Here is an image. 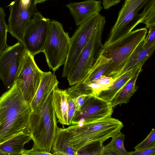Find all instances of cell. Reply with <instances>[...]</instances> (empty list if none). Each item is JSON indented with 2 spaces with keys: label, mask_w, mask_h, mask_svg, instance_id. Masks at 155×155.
<instances>
[{
  "label": "cell",
  "mask_w": 155,
  "mask_h": 155,
  "mask_svg": "<svg viewBox=\"0 0 155 155\" xmlns=\"http://www.w3.org/2000/svg\"><path fill=\"white\" fill-rule=\"evenodd\" d=\"M32 111L14 82L0 97V144L21 134L31 135Z\"/></svg>",
  "instance_id": "6da1fadb"
},
{
  "label": "cell",
  "mask_w": 155,
  "mask_h": 155,
  "mask_svg": "<svg viewBox=\"0 0 155 155\" xmlns=\"http://www.w3.org/2000/svg\"><path fill=\"white\" fill-rule=\"evenodd\" d=\"M141 23L155 24V0H125L104 45L125 35Z\"/></svg>",
  "instance_id": "7a4b0ae2"
},
{
  "label": "cell",
  "mask_w": 155,
  "mask_h": 155,
  "mask_svg": "<svg viewBox=\"0 0 155 155\" xmlns=\"http://www.w3.org/2000/svg\"><path fill=\"white\" fill-rule=\"evenodd\" d=\"M124 127L122 122L111 116L86 123L71 125L67 128L70 143L77 153L92 144L103 143L120 131Z\"/></svg>",
  "instance_id": "3957f363"
},
{
  "label": "cell",
  "mask_w": 155,
  "mask_h": 155,
  "mask_svg": "<svg viewBox=\"0 0 155 155\" xmlns=\"http://www.w3.org/2000/svg\"><path fill=\"white\" fill-rule=\"evenodd\" d=\"M52 92L43 104L32 111L29 120V128L33 147L51 153L58 127L52 101Z\"/></svg>",
  "instance_id": "277c9868"
},
{
  "label": "cell",
  "mask_w": 155,
  "mask_h": 155,
  "mask_svg": "<svg viewBox=\"0 0 155 155\" xmlns=\"http://www.w3.org/2000/svg\"><path fill=\"white\" fill-rule=\"evenodd\" d=\"M147 32L146 27L137 29L111 43L103 45L101 54L110 59L104 75L116 78L126 65L134 50L144 41Z\"/></svg>",
  "instance_id": "5b68a950"
},
{
  "label": "cell",
  "mask_w": 155,
  "mask_h": 155,
  "mask_svg": "<svg viewBox=\"0 0 155 155\" xmlns=\"http://www.w3.org/2000/svg\"><path fill=\"white\" fill-rule=\"evenodd\" d=\"M106 22L105 17L103 15L81 51L74 68L67 77L70 85L83 80L101 54L102 34Z\"/></svg>",
  "instance_id": "8992f818"
},
{
  "label": "cell",
  "mask_w": 155,
  "mask_h": 155,
  "mask_svg": "<svg viewBox=\"0 0 155 155\" xmlns=\"http://www.w3.org/2000/svg\"><path fill=\"white\" fill-rule=\"evenodd\" d=\"M70 38L61 23L51 21L43 51L49 68L54 72L64 64L70 47Z\"/></svg>",
  "instance_id": "52a82bcc"
},
{
  "label": "cell",
  "mask_w": 155,
  "mask_h": 155,
  "mask_svg": "<svg viewBox=\"0 0 155 155\" xmlns=\"http://www.w3.org/2000/svg\"><path fill=\"white\" fill-rule=\"evenodd\" d=\"M43 71L25 48L20 58L15 81L26 101L30 104L39 86Z\"/></svg>",
  "instance_id": "ba28073f"
},
{
  "label": "cell",
  "mask_w": 155,
  "mask_h": 155,
  "mask_svg": "<svg viewBox=\"0 0 155 155\" xmlns=\"http://www.w3.org/2000/svg\"><path fill=\"white\" fill-rule=\"evenodd\" d=\"M102 16L100 14L91 16L79 25L70 38L69 48L64 64L62 77L67 78L73 70L81 51Z\"/></svg>",
  "instance_id": "9c48e42d"
},
{
  "label": "cell",
  "mask_w": 155,
  "mask_h": 155,
  "mask_svg": "<svg viewBox=\"0 0 155 155\" xmlns=\"http://www.w3.org/2000/svg\"><path fill=\"white\" fill-rule=\"evenodd\" d=\"M51 21L37 11L25 28L22 43L34 56L43 51Z\"/></svg>",
  "instance_id": "30bf717a"
},
{
  "label": "cell",
  "mask_w": 155,
  "mask_h": 155,
  "mask_svg": "<svg viewBox=\"0 0 155 155\" xmlns=\"http://www.w3.org/2000/svg\"><path fill=\"white\" fill-rule=\"evenodd\" d=\"M10 15L8 31L18 41L22 42L25 28L37 11L34 0H15L8 5Z\"/></svg>",
  "instance_id": "8fae6325"
},
{
  "label": "cell",
  "mask_w": 155,
  "mask_h": 155,
  "mask_svg": "<svg viewBox=\"0 0 155 155\" xmlns=\"http://www.w3.org/2000/svg\"><path fill=\"white\" fill-rule=\"evenodd\" d=\"M113 108L110 102L96 96H91L75 114L71 125L89 122L111 116Z\"/></svg>",
  "instance_id": "7c38bea8"
},
{
  "label": "cell",
  "mask_w": 155,
  "mask_h": 155,
  "mask_svg": "<svg viewBox=\"0 0 155 155\" xmlns=\"http://www.w3.org/2000/svg\"><path fill=\"white\" fill-rule=\"evenodd\" d=\"M25 48L22 43L18 42L8 46L0 57V79L6 89L13 84L20 56Z\"/></svg>",
  "instance_id": "4fadbf2b"
},
{
  "label": "cell",
  "mask_w": 155,
  "mask_h": 155,
  "mask_svg": "<svg viewBox=\"0 0 155 155\" xmlns=\"http://www.w3.org/2000/svg\"><path fill=\"white\" fill-rule=\"evenodd\" d=\"M101 0H86L70 2L66 5L69 9L77 26L92 15L100 14L102 7Z\"/></svg>",
  "instance_id": "5bb4252c"
},
{
  "label": "cell",
  "mask_w": 155,
  "mask_h": 155,
  "mask_svg": "<svg viewBox=\"0 0 155 155\" xmlns=\"http://www.w3.org/2000/svg\"><path fill=\"white\" fill-rule=\"evenodd\" d=\"M59 82L54 72H43L39 86L30 104L32 111L38 109L53 90L58 87Z\"/></svg>",
  "instance_id": "9a60e30c"
},
{
  "label": "cell",
  "mask_w": 155,
  "mask_h": 155,
  "mask_svg": "<svg viewBox=\"0 0 155 155\" xmlns=\"http://www.w3.org/2000/svg\"><path fill=\"white\" fill-rule=\"evenodd\" d=\"M145 61H142L135 65L132 76L130 79L116 94L110 102L113 107L118 105L129 102L131 97L137 90L136 87V81L141 72L142 66Z\"/></svg>",
  "instance_id": "2e32d148"
},
{
  "label": "cell",
  "mask_w": 155,
  "mask_h": 155,
  "mask_svg": "<svg viewBox=\"0 0 155 155\" xmlns=\"http://www.w3.org/2000/svg\"><path fill=\"white\" fill-rule=\"evenodd\" d=\"M52 101L58 122L63 125H68L67 90H61L58 87L55 88L52 92Z\"/></svg>",
  "instance_id": "e0dca14e"
},
{
  "label": "cell",
  "mask_w": 155,
  "mask_h": 155,
  "mask_svg": "<svg viewBox=\"0 0 155 155\" xmlns=\"http://www.w3.org/2000/svg\"><path fill=\"white\" fill-rule=\"evenodd\" d=\"M70 141V134L66 128L58 127L52 147L51 153L52 155H77Z\"/></svg>",
  "instance_id": "ac0fdd59"
},
{
  "label": "cell",
  "mask_w": 155,
  "mask_h": 155,
  "mask_svg": "<svg viewBox=\"0 0 155 155\" xmlns=\"http://www.w3.org/2000/svg\"><path fill=\"white\" fill-rule=\"evenodd\" d=\"M32 140L25 134L17 135L0 144V155H22L25 144Z\"/></svg>",
  "instance_id": "d6986e66"
},
{
  "label": "cell",
  "mask_w": 155,
  "mask_h": 155,
  "mask_svg": "<svg viewBox=\"0 0 155 155\" xmlns=\"http://www.w3.org/2000/svg\"><path fill=\"white\" fill-rule=\"evenodd\" d=\"M135 66L114 79V81L107 89L101 91L97 97L110 102L122 89L132 77Z\"/></svg>",
  "instance_id": "ffe728a7"
},
{
  "label": "cell",
  "mask_w": 155,
  "mask_h": 155,
  "mask_svg": "<svg viewBox=\"0 0 155 155\" xmlns=\"http://www.w3.org/2000/svg\"><path fill=\"white\" fill-rule=\"evenodd\" d=\"M143 42L134 50L126 65L117 75L116 78L139 63L143 61H146L152 55L155 48V43L149 48L144 49L142 47Z\"/></svg>",
  "instance_id": "44dd1931"
},
{
  "label": "cell",
  "mask_w": 155,
  "mask_h": 155,
  "mask_svg": "<svg viewBox=\"0 0 155 155\" xmlns=\"http://www.w3.org/2000/svg\"><path fill=\"white\" fill-rule=\"evenodd\" d=\"M110 61V59L101 54L84 78L79 82L87 84L94 82L104 75L108 67Z\"/></svg>",
  "instance_id": "7402d4cb"
},
{
  "label": "cell",
  "mask_w": 155,
  "mask_h": 155,
  "mask_svg": "<svg viewBox=\"0 0 155 155\" xmlns=\"http://www.w3.org/2000/svg\"><path fill=\"white\" fill-rule=\"evenodd\" d=\"M125 137L120 131L117 133L109 143L103 146L102 155H129L124 147Z\"/></svg>",
  "instance_id": "603a6c76"
},
{
  "label": "cell",
  "mask_w": 155,
  "mask_h": 155,
  "mask_svg": "<svg viewBox=\"0 0 155 155\" xmlns=\"http://www.w3.org/2000/svg\"><path fill=\"white\" fill-rule=\"evenodd\" d=\"M5 16L4 10L0 6V57L8 46L6 42L8 27L5 21Z\"/></svg>",
  "instance_id": "cb8c5ba5"
},
{
  "label": "cell",
  "mask_w": 155,
  "mask_h": 155,
  "mask_svg": "<svg viewBox=\"0 0 155 155\" xmlns=\"http://www.w3.org/2000/svg\"><path fill=\"white\" fill-rule=\"evenodd\" d=\"M155 147V130L153 128L145 139L134 148L135 150Z\"/></svg>",
  "instance_id": "d4e9b609"
},
{
  "label": "cell",
  "mask_w": 155,
  "mask_h": 155,
  "mask_svg": "<svg viewBox=\"0 0 155 155\" xmlns=\"http://www.w3.org/2000/svg\"><path fill=\"white\" fill-rule=\"evenodd\" d=\"M148 28L149 31L148 35L142 44V47L144 49L149 48L155 43V24L150 26Z\"/></svg>",
  "instance_id": "484cf974"
},
{
  "label": "cell",
  "mask_w": 155,
  "mask_h": 155,
  "mask_svg": "<svg viewBox=\"0 0 155 155\" xmlns=\"http://www.w3.org/2000/svg\"><path fill=\"white\" fill-rule=\"evenodd\" d=\"M67 98L68 104V122L69 125H71L72 120L74 117L75 107L73 100L68 95V94Z\"/></svg>",
  "instance_id": "4316f807"
},
{
  "label": "cell",
  "mask_w": 155,
  "mask_h": 155,
  "mask_svg": "<svg viewBox=\"0 0 155 155\" xmlns=\"http://www.w3.org/2000/svg\"><path fill=\"white\" fill-rule=\"evenodd\" d=\"M114 80L111 77L103 75L93 83L101 85L107 89L112 84Z\"/></svg>",
  "instance_id": "83f0119b"
},
{
  "label": "cell",
  "mask_w": 155,
  "mask_h": 155,
  "mask_svg": "<svg viewBox=\"0 0 155 155\" xmlns=\"http://www.w3.org/2000/svg\"><path fill=\"white\" fill-rule=\"evenodd\" d=\"M91 96L82 95L72 99L74 101L75 107L74 115L79 111L84 102Z\"/></svg>",
  "instance_id": "f1b7e54d"
},
{
  "label": "cell",
  "mask_w": 155,
  "mask_h": 155,
  "mask_svg": "<svg viewBox=\"0 0 155 155\" xmlns=\"http://www.w3.org/2000/svg\"><path fill=\"white\" fill-rule=\"evenodd\" d=\"M129 155H155V147L143 149L129 152Z\"/></svg>",
  "instance_id": "f546056e"
},
{
  "label": "cell",
  "mask_w": 155,
  "mask_h": 155,
  "mask_svg": "<svg viewBox=\"0 0 155 155\" xmlns=\"http://www.w3.org/2000/svg\"><path fill=\"white\" fill-rule=\"evenodd\" d=\"M52 155L51 153L42 151L35 147H32L29 150L24 149L21 155Z\"/></svg>",
  "instance_id": "4dcf8cb0"
},
{
  "label": "cell",
  "mask_w": 155,
  "mask_h": 155,
  "mask_svg": "<svg viewBox=\"0 0 155 155\" xmlns=\"http://www.w3.org/2000/svg\"><path fill=\"white\" fill-rule=\"evenodd\" d=\"M121 0H102L104 9L107 10L110 7L119 3Z\"/></svg>",
  "instance_id": "1f68e13d"
},
{
  "label": "cell",
  "mask_w": 155,
  "mask_h": 155,
  "mask_svg": "<svg viewBox=\"0 0 155 155\" xmlns=\"http://www.w3.org/2000/svg\"><path fill=\"white\" fill-rule=\"evenodd\" d=\"M47 0H34V4L36 5L38 4L43 3Z\"/></svg>",
  "instance_id": "d6a6232c"
}]
</instances>
